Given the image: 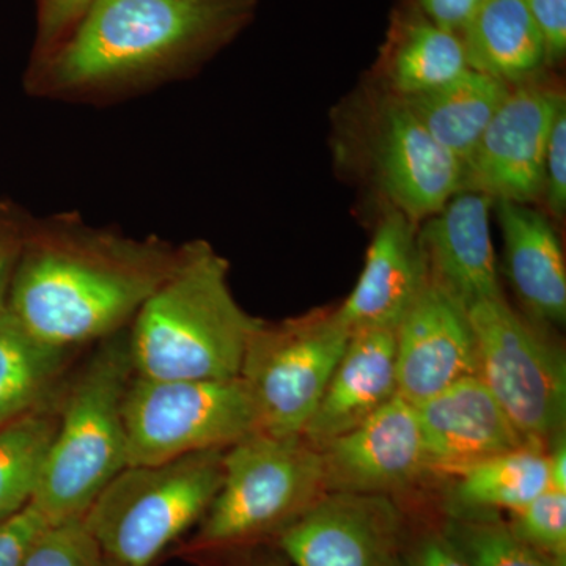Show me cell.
<instances>
[{"label": "cell", "mask_w": 566, "mask_h": 566, "mask_svg": "<svg viewBox=\"0 0 566 566\" xmlns=\"http://www.w3.org/2000/svg\"><path fill=\"white\" fill-rule=\"evenodd\" d=\"M180 256L158 238L55 216L25 227L7 307L46 344L77 349L125 329Z\"/></svg>", "instance_id": "6da1fadb"}, {"label": "cell", "mask_w": 566, "mask_h": 566, "mask_svg": "<svg viewBox=\"0 0 566 566\" xmlns=\"http://www.w3.org/2000/svg\"><path fill=\"white\" fill-rule=\"evenodd\" d=\"M243 9L240 0H93L35 61V87L80 95L159 73L208 46Z\"/></svg>", "instance_id": "7a4b0ae2"}, {"label": "cell", "mask_w": 566, "mask_h": 566, "mask_svg": "<svg viewBox=\"0 0 566 566\" xmlns=\"http://www.w3.org/2000/svg\"><path fill=\"white\" fill-rule=\"evenodd\" d=\"M260 324L234 300L229 262L205 241L181 245L172 273L129 323L134 375L240 378L245 348Z\"/></svg>", "instance_id": "3957f363"}, {"label": "cell", "mask_w": 566, "mask_h": 566, "mask_svg": "<svg viewBox=\"0 0 566 566\" xmlns=\"http://www.w3.org/2000/svg\"><path fill=\"white\" fill-rule=\"evenodd\" d=\"M134 378L128 327L98 342L63 390L32 505L55 524L82 520L128 465L125 400Z\"/></svg>", "instance_id": "277c9868"}, {"label": "cell", "mask_w": 566, "mask_h": 566, "mask_svg": "<svg viewBox=\"0 0 566 566\" xmlns=\"http://www.w3.org/2000/svg\"><path fill=\"white\" fill-rule=\"evenodd\" d=\"M226 449L155 464H129L82 521L117 566H151L197 521L221 486Z\"/></svg>", "instance_id": "5b68a950"}, {"label": "cell", "mask_w": 566, "mask_h": 566, "mask_svg": "<svg viewBox=\"0 0 566 566\" xmlns=\"http://www.w3.org/2000/svg\"><path fill=\"white\" fill-rule=\"evenodd\" d=\"M324 493L322 457L303 436L253 431L223 452L221 486L199 543L232 545L282 531Z\"/></svg>", "instance_id": "8992f818"}, {"label": "cell", "mask_w": 566, "mask_h": 566, "mask_svg": "<svg viewBox=\"0 0 566 566\" xmlns=\"http://www.w3.org/2000/svg\"><path fill=\"white\" fill-rule=\"evenodd\" d=\"M475 338L476 376L528 442L547 447L565 433V354L504 296L465 308Z\"/></svg>", "instance_id": "52a82bcc"}, {"label": "cell", "mask_w": 566, "mask_h": 566, "mask_svg": "<svg viewBox=\"0 0 566 566\" xmlns=\"http://www.w3.org/2000/svg\"><path fill=\"white\" fill-rule=\"evenodd\" d=\"M129 464L229 449L259 431L243 379H150L134 375L125 400ZM128 464V465H129Z\"/></svg>", "instance_id": "ba28073f"}, {"label": "cell", "mask_w": 566, "mask_h": 566, "mask_svg": "<svg viewBox=\"0 0 566 566\" xmlns=\"http://www.w3.org/2000/svg\"><path fill=\"white\" fill-rule=\"evenodd\" d=\"M349 337L335 311L311 312L277 324L262 322L256 327L240 378L251 394L259 431L303 433Z\"/></svg>", "instance_id": "9c48e42d"}, {"label": "cell", "mask_w": 566, "mask_h": 566, "mask_svg": "<svg viewBox=\"0 0 566 566\" xmlns=\"http://www.w3.org/2000/svg\"><path fill=\"white\" fill-rule=\"evenodd\" d=\"M564 102L545 84L531 80L513 84L465 159L461 192L524 205L542 197L547 139Z\"/></svg>", "instance_id": "30bf717a"}, {"label": "cell", "mask_w": 566, "mask_h": 566, "mask_svg": "<svg viewBox=\"0 0 566 566\" xmlns=\"http://www.w3.org/2000/svg\"><path fill=\"white\" fill-rule=\"evenodd\" d=\"M395 346L398 395L409 403H422L453 382L476 376L468 312L424 263L415 300L395 329Z\"/></svg>", "instance_id": "8fae6325"}, {"label": "cell", "mask_w": 566, "mask_h": 566, "mask_svg": "<svg viewBox=\"0 0 566 566\" xmlns=\"http://www.w3.org/2000/svg\"><path fill=\"white\" fill-rule=\"evenodd\" d=\"M318 452L326 493L387 495L431 471L416 406L398 394Z\"/></svg>", "instance_id": "7c38bea8"}, {"label": "cell", "mask_w": 566, "mask_h": 566, "mask_svg": "<svg viewBox=\"0 0 566 566\" xmlns=\"http://www.w3.org/2000/svg\"><path fill=\"white\" fill-rule=\"evenodd\" d=\"M398 531L387 495L324 493L282 528L279 545L296 566H386Z\"/></svg>", "instance_id": "4fadbf2b"}, {"label": "cell", "mask_w": 566, "mask_h": 566, "mask_svg": "<svg viewBox=\"0 0 566 566\" xmlns=\"http://www.w3.org/2000/svg\"><path fill=\"white\" fill-rule=\"evenodd\" d=\"M382 189L412 222L431 218L463 188L464 164L398 98L386 107L376 142Z\"/></svg>", "instance_id": "5bb4252c"}, {"label": "cell", "mask_w": 566, "mask_h": 566, "mask_svg": "<svg viewBox=\"0 0 566 566\" xmlns=\"http://www.w3.org/2000/svg\"><path fill=\"white\" fill-rule=\"evenodd\" d=\"M431 471L452 472L528 442L479 376L415 405Z\"/></svg>", "instance_id": "9a60e30c"}, {"label": "cell", "mask_w": 566, "mask_h": 566, "mask_svg": "<svg viewBox=\"0 0 566 566\" xmlns=\"http://www.w3.org/2000/svg\"><path fill=\"white\" fill-rule=\"evenodd\" d=\"M493 207L485 193L458 192L417 234L424 266L465 308L502 296L491 240Z\"/></svg>", "instance_id": "2e32d148"}, {"label": "cell", "mask_w": 566, "mask_h": 566, "mask_svg": "<svg viewBox=\"0 0 566 566\" xmlns=\"http://www.w3.org/2000/svg\"><path fill=\"white\" fill-rule=\"evenodd\" d=\"M397 394L395 329L357 331L301 436L314 449H323L365 422Z\"/></svg>", "instance_id": "e0dca14e"}, {"label": "cell", "mask_w": 566, "mask_h": 566, "mask_svg": "<svg viewBox=\"0 0 566 566\" xmlns=\"http://www.w3.org/2000/svg\"><path fill=\"white\" fill-rule=\"evenodd\" d=\"M423 275V259L415 222L392 210L376 227L363 273L335 316L349 334L364 329H397L415 300Z\"/></svg>", "instance_id": "ac0fdd59"}, {"label": "cell", "mask_w": 566, "mask_h": 566, "mask_svg": "<svg viewBox=\"0 0 566 566\" xmlns=\"http://www.w3.org/2000/svg\"><path fill=\"white\" fill-rule=\"evenodd\" d=\"M504 238L506 275L534 322L566 319V266L560 240L545 214L527 205L494 202Z\"/></svg>", "instance_id": "d6986e66"}, {"label": "cell", "mask_w": 566, "mask_h": 566, "mask_svg": "<svg viewBox=\"0 0 566 566\" xmlns=\"http://www.w3.org/2000/svg\"><path fill=\"white\" fill-rule=\"evenodd\" d=\"M460 40L469 69L510 85L527 81L546 63L545 44L524 0H486Z\"/></svg>", "instance_id": "ffe728a7"}, {"label": "cell", "mask_w": 566, "mask_h": 566, "mask_svg": "<svg viewBox=\"0 0 566 566\" xmlns=\"http://www.w3.org/2000/svg\"><path fill=\"white\" fill-rule=\"evenodd\" d=\"M510 88L504 81L469 69L442 87L401 99L428 133L464 164Z\"/></svg>", "instance_id": "44dd1931"}, {"label": "cell", "mask_w": 566, "mask_h": 566, "mask_svg": "<svg viewBox=\"0 0 566 566\" xmlns=\"http://www.w3.org/2000/svg\"><path fill=\"white\" fill-rule=\"evenodd\" d=\"M76 349L41 342L9 307L0 315V427L46 405L62 386Z\"/></svg>", "instance_id": "7402d4cb"}, {"label": "cell", "mask_w": 566, "mask_h": 566, "mask_svg": "<svg viewBox=\"0 0 566 566\" xmlns=\"http://www.w3.org/2000/svg\"><path fill=\"white\" fill-rule=\"evenodd\" d=\"M457 515L515 513L549 490L546 447L527 444L452 472Z\"/></svg>", "instance_id": "603a6c76"}, {"label": "cell", "mask_w": 566, "mask_h": 566, "mask_svg": "<svg viewBox=\"0 0 566 566\" xmlns=\"http://www.w3.org/2000/svg\"><path fill=\"white\" fill-rule=\"evenodd\" d=\"M0 427V523L31 505L59 423V397Z\"/></svg>", "instance_id": "cb8c5ba5"}, {"label": "cell", "mask_w": 566, "mask_h": 566, "mask_svg": "<svg viewBox=\"0 0 566 566\" xmlns=\"http://www.w3.org/2000/svg\"><path fill=\"white\" fill-rule=\"evenodd\" d=\"M463 43L457 33L433 22L412 25L395 52L390 80L400 98L449 84L468 71Z\"/></svg>", "instance_id": "d4e9b609"}, {"label": "cell", "mask_w": 566, "mask_h": 566, "mask_svg": "<svg viewBox=\"0 0 566 566\" xmlns=\"http://www.w3.org/2000/svg\"><path fill=\"white\" fill-rule=\"evenodd\" d=\"M442 539L469 566H551L510 526L488 515L453 516Z\"/></svg>", "instance_id": "484cf974"}, {"label": "cell", "mask_w": 566, "mask_h": 566, "mask_svg": "<svg viewBox=\"0 0 566 566\" xmlns=\"http://www.w3.org/2000/svg\"><path fill=\"white\" fill-rule=\"evenodd\" d=\"M513 515L510 528L521 542L542 554L551 566H565L566 491L549 488Z\"/></svg>", "instance_id": "4316f807"}, {"label": "cell", "mask_w": 566, "mask_h": 566, "mask_svg": "<svg viewBox=\"0 0 566 566\" xmlns=\"http://www.w3.org/2000/svg\"><path fill=\"white\" fill-rule=\"evenodd\" d=\"M21 566H104V557L84 521L74 520L48 527Z\"/></svg>", "instance_id": "83f0119b"}, {"label": "cell", "mask_w": 566, "mask_h": 566, "mask_svg": "<svg viewBox=\"0 0 566 566\" xmlns=\"http://www.w3.org/2000/svg\"><path fill=\"white\" fill-rule=\"evenodd\" d=\"M543 196L551 212L562 218L566 211V104L558 106L551 126L543 172Z\"/></svg>", "instance_id": "f1b7e54d"}, {"label": "cell", "mask_w": 566, "mask_h": 566, "mask_svg": "<svg viewBox=\"0 0 566 566\" xmlns=\"http://www.w3.org/2000/svg\"><path fill=\"white\" fill-rule=\"evenodd\" d=\"M35 506L28 505L0 523V566H21L33 543L50 527Z\"/></svg>", "instance_id": "f546056e"}, {"label": "cell", "mask_w": 566, "mask_h": 566, "mask_svg": "<svg viewBox=\"0 0 566 566\" xmlns=\"http://www.w3.org/2000/svg\"><path fill=\"white\" fill-rule=\"evenodd\" d=\"M93 0H40L36 61L50 54L87 11Z\"/></svg>", "instance_id": "4dcf8cb0"}, {"label": "cell", "mask_w": 566, "mask_h": 566, "mask_svg": "<svg viewBox=\"0 0 566 566\" xmlns=\"http://www.w3.org/2000/svg\"><path fill=\"white\" fill-rule=\"evenodd\" d=\"M543 44L546 62L560 61L566 51V0H524Z\"/></svg>", "instance_id": "1f68e13d"}, {"label": "cell", "mask_w": 566, "mask_h": 566, "mask_svg": "<svg viewBox=\"0 0 566 566\" xmlns=\"http://www.w3.org/2000/svg\"><path fill=\"white\" fill-rule=\"evenodd\" d=\"M24 223L18 221L10 212H0V315L9 303L11 279L20 255Z\"/></svg>", "instance_id": "d6a6232c"}, {"label": "cell", "mask_w": 566, "mask_h": 566, "mask_svg": "<svg viewBox=\"0 0 566 566\" xmlns=\"http://www.w3.org/2000/svg\"><path fill=\"white\" fill-rule=\"evenodd\" d=\"M486 0H420V6L438 28L461 33Z\"/></svg>", "instance_id": "836d02e7"}, {"label": "cell", "mask_w": 566, "mask_h": 566, "mask_svg": "<svg viewBox=\"0 0 566 566\" xmlns=\"http://www.w3.org/2000/svg\"><path fill=\"white\" fill-rule=\"evenodd\" d=\"M416 566H469L457 556L444 539L433 538L420 546L416 556Z\"/></svg>", "instance_id": "e575fe53"}, {"label": "cell", "mask_w": 566, "mask_h": 566, "mask_svg": "<svg viewBox=\"0 0 566 566\" xmlns=\"http://www.w3.org/2000/svg\"><path fill=\"white\" fill-rule=\"evenodd\" d=\"M547 468H549V485L553 490L566 491V442L565 433H560L546 447Z\"/></svg>", "instance_id": "d590c367"}, {"label": "cell", "mask_w": 566, "mask_h": 566, "mask_svg": "<svg viewBox=\"0 0 566 566\" xmlns=\"http://www.w3.org/2000/svg\"><path fill=\"white\" fill-rule=\"evenodd\" d=\"M386 566H403L400 564V562L397 560V558H390L389 562H387Z\"/></svg>", "instance_id": "8d00e7d4"}, {"label": "cell", "mask_w": 566, "mask_h": 566, "mask_svg": "<svg viewBox=\"0 0 566 566\" xmlns=\"http://www.w3.org/2000/svg\"><path fill=\"white\" fill-rule=\"evenodd\" d=\"M104 566H117V565L111 564V562H107L106 558H104Z\"/></svg>", "instance_id": "74e56055"}]
</instances>
